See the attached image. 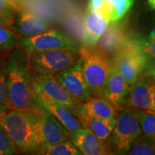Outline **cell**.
<instances>
[{"label":"cell","mask_w":155,"mask_h":155,"mask_svg":"<svg viewBox=\"0 0 155 155\" xmlns=\"http://www.w3.org/2000/svg\"><path fill=\"white\" fill-rule=\"evenodd\" d=\"M81 68L93 96L101 97L111 68L106 54L94 48H81Z\"/></svg>","instance_id":"obj_3"},{"label":"cell","mask_w":155,"mask_h":155,"mask_svg":"<svg viewBox=\"0 0 155 155\" xmlns=\"http://www.w3.org/2000/svg\"><path fill=\"white\" fill-rule=\"evenodd\" d=\"M130 1L131 2H133V3H134V0H130Z\"/></svg>","instance_id":"obj_32"},{"label":"cell","mask_w":155,"mask_h":155,"mask_svg":"<svg viewBox=\"0 0 155 155\" xmlns=\"http://www.w3.org/2000/svg\"><path fill=\"white\" fill-rule=\"evenodd\" d=\"M106 1L108 6V7H109V9H111H111H112V8H113L114 4L116 3V0H106Z\"/></svg>","instance_id":"obj_30"},{"label":"cell","mask_w":155,"mask_h":155,"mask_svg":"<svg viewBox=\"0 0 155 155\" xmlns=\"http://www.w3.org/2000/svg\"><path fill=\"white\" fill-rule=\"evenodd\" d=\"M54 76L70 96L79 104L93 96L83 75L81 60L73 66L60 71Z\"/></svg>","instance_id":"obj_9"},{"label":"cell","mask_w":155,"mask_h":155,"mask_svg":"<svg viewBox=\"0 0 155 155\" xmlns=\"http://www.w3.org/2000/svg\"><path fill=\"white\" fill-rule=\"evenodd\" d=\"M130 0H116L110 14V22H117L121 19L132 6Z\"/></svg>","instance_id":"obj_26"},{"label":"cell","mask_w":155,"mask_h":155,"mask_svg":"<svg viewBox=\"0 0 155 155\" xmlns=\"http://www.w3.org/2000/svg\"><path fill=\"white\" fill-rule=\"evenodd\" d=\"M111 63L131 86L146 69L149 61L138 40L128 39L124 45L114 53Z\"/></svg>","instance_id":"obj_5"},{"label":"cell","mask_w":155,"mask_h":155,"mask_svg":"<svg viewBox=\"0 0 155 155\" xmlns=\"http://www.w3.org/2000/svg\"><path fill=\"white\" fill-rule=\"evenodd\" d=\"M12 28L22 37L29 38L49 30V25L41 17L30 12L22 10L15 15Z\"/></svg>","instance_id":"obj_16"},{"label":"cell","mask_w":155,"mask_h":155,"mask_svg":"<svg viewBox=\"0 0 155 155\" xmlns=\"http://www.w3.org/2000/svg\"><path fill=\"white\" fill-rule=\"evenodd\" d=\"M8 108L12 110L40 109L35 96L34 78L29 65L28 53L18 48L6 61Z\"/></svg>","instance_id":"obj_1"},{"label":"cell","mask_w":155,"mask_h":155,"mask_svg":"<svg viewBox=\"0 0 155 155\" xmlns=\"http://www.w3.org/2000/svg\"><path fill=\"white\" fill-rule=\"evenodd\" d=\"M149 5L150 6L151 9H154V5H155V0H149L148 1Z\"/></svg>","instance_id":"obj_31"},{"label":"cell","mask_w":155,"mask_h":155,"mask_svg":"<svg viewBox=\"0 0 155 155\" xmlns=\"http://www.w3.org/2000/svg\"><path fill=\"white\" fill-rule=\"evenodd\" d=\"M80 132L70 136L69 140L83 155H114L108 141L98 139L86 126L82 124Z\"/></svg>","instance_id":"obj_13"},{"label":"cell","mask_w":155,"mask_h":155,"mask_svg":"<svg viewBox=\"0 0 155 155\" xmlns=\"http://www.w3.org/2000/svg\"><path fill=\"white\" fill-rule=\"evenodd\" d=\"M141 134L138 122L131 108H120L116 116V124L108 139L114 155H125L133 142Z\"/></svg>","instance_id":"obj_6"},{"label":"cell","mask_w":155,"mask_h":155,"mask_svg":"<svg viewBox=\"0 0 155 155\" xmlns=\"http://www.w3.org/2000/svg\"><path fill=\"white\" fill-rule=\"evenodd\" d=\"M75 116L81 124L86 126L99 140L108 141L116 124V119H100L83 114H75Z\"/></svg>","instance_id":"obj_19"},{"label":"cell","mask_w":155,"mask_h":155,"mask_svg":"<svg viewBox=\"0 0 155 155\" xmlns=\"http://www.w3.org/2000/svg\"><path fill=\"white\" fill-rule=\"evenodd\" d=\"M42 131L46 151L50 147L68 140L70 134L51 113L40 108Z\"/></svg>","instance_id":"obj_14"},{"label":"cell","mask_w":155,"mask_h":155,"mask_svg":"<svg viewBox=\"0 0 155 155\" xmlns=\"http://www.w3.org/2000/svg\"><path fill=\"white\" fill-rule=\"evenodd\" d=\"M16 15L15 7L9 0H0V26L12 28Z\"/></svg>","instance_id":"obj_22"},{"label":"cell","mask_w":155,"mask_h":155,"mask_svg":"<svg viewBox=\"0 0 155 155\" xmlns=\"http://www.w3.org/2000/svg\"><path fill=\"white\" fill-rule=\"evenodd\" d=\"M2 124L17 150L26 155H45L40 110L7 111Z\"/></svg>","instance_id":"obj_2"},{"label":"cell","mask_w":155,"mask_h":155,"mask_svg":"<svg viewBox=\"0 0 155 155\" xmlns=\"http://www.w3.org/2000/svg\"><path fill=\"white\" fill-rule=\"evenodd\" d=\"M45 155H83L78 149L71 142L67 140L60 144L50 147Z\"/></svg>","instance_id":"obj_23"},{"label":"cell","mask_w":155,"mask_h":155,"mask_svg":"<svg viewBox=\"0 0 155 155\" xmlns=\"http://www.w3.org/2000/svg\"><path fill=\"white\" fill-rule=\"evenodd\" d=\"M33 88L35 96H42L64 105L73 113L78 105L73 97L64 89L53 75H38L34 78Z\"/></svg>","instance_id":"obj_10"},{"label":"cell","mask_w":155,"mask_h":155,"mask_svg":"<svg viewBox=\"0 0 155 155\" xmlns=\"http://www.w3.org/2000/svg\"><path fill=\"white\" fill-rule=\"evenodd\" d=\"M20 48L27 53L44 50L69 49L81 51L73 40L57 30H48L33 37H22L19 40Z\"/></svg>","instance_id":"obj_8"},{"label":"cell","mask_w":155,"mask_h":155,"mask_svg":"<svg viewBox=\"0 0 155 155\" xmlns=\"http://www.w3.org/2000/svg\"><path fill=\"white\" fill-rule=\"evenodd\" d=\"M87 9L100 12L108 18L111 14V9L108 7L106 0H88Z\"/></svg>","instance_id":"obj_28"},{"label":"cell","mask_w":155,"mask_h":155,"mask_svg":"<svg viewBox=\"0 0 155 155\" xmlns=\"http://www.w3.org/2000/svg\"><path fill=\"white\" fill-rule=\"evenodd\" d=\"M110 19L98 11L87 9L83 17L82 42L85 48H94L104 33Z\"/></svg>","instance_id":"obj_11"},{"label":"cell","mask_w":155,"mask_h":155,"mask_svg":"<svg viewBox=\"0 0 155 155\" xmlns=\"http://www.w3.org/2000/svg\"><path fill=\"white\" fill-rule=\"evenodd\" d=\"M18 43L16 35L11 29L0 26V50H14Z\"/></svg>","instance_id":"obj_24"},{"label":"cell","mask_w":155,"mask_h":155,"mask_svg":"<svg viewBox=\"0 0 155 155\" xmlns=\"http://www.w3.org/2000/svg\"><path fill=\"white\" fill-rule=\"evenodd\" d=\"M124 103L126 106L155 112L154 77L152 70L142 73L129 86Z\"/></svg>","instance_id":"obj_7"},{"label":"cell","mask_w":155,"mask_h":155,"mask_svg":"<svg viewBox=\"0 0 155 155\" xmlns=\"http://www.w3.org/2000/svg\"><path fill=\"white\" fill-rule=\"evenodd\" d=\"M129 86L111 62L110 72L103 92V98L114 105L121 106L124 103Z\"/></svg>","instance_id":"obj_17"},{"label":"cell","mask_w":155,"mask_h":155,"mask_svg":"<svg viewBox=\"0 0 155 155\" xmlns=\"http://www.w3.org/2000/svg\"><path fill=\"white\" fill-rule=\"evenodd\" d=\"M119 106L111 104L101 97L92 96L86 101L80 103L73 114H83L100 119H116Z\"/></svg>","instance_id":"obj_15"},{"label":"cell","mask_w":155,"mask_h":155,"mask_svg":"<svg viewBox=\"0 0 155 155\" xmlns=\"http://www.w3.org/2000/svg\"><path fill=\"white\" fill-rule=\"evenodd\" d=\"M39 108H43L55 116L71 135L79 133L82 130V125L72 111L61 104L54 101L47 97H35Z\"/></svg>","instance_id":"obj_12"},{"label":"cell","mask_w":155,"mask_h":155,"mask_svg":"<svg viewBox=\"0 0 155 155\" xmlns=\"http://www.w3.org/2000/svg\"><path fill=\"white\" fill-rule=\"evenodd\" d=\"M24 155H26V154H24Z\"/></svg>","instance_id":"obj_33"},{"label":"cell","mask_w":155,"mask_h":155,"mask_svg":"<svg viewBox=\"0 0 155 155\" xmlns=\"http://www.w3.org/2000/svg\"><path fill=\"white\" fill-rule=\"evenodd\" d=\"M0 104L8 107L6 61L2 58H0Z\"/></svg>","instance_id":"obj_27"},{"label":"cell","mask_w":155,"mask_h":155,"mask_svg":"<svg viewBox=\"0 0 155 155\" xmlns=\"http://www.w3.org/2000/svg\"><path fill=\"white\" fill-rule=\"evenodd\" d=\"M127 40L124 28L116 24V22H110L95 48L106 55L115 53Z\"/></svg>","instance_id":"obj_18"},{"label":"cell","mask_w":155,"mask_h":155,"mask_svg":"<svg viewBox=\"0 0 155 155\" xmlns=\"http://www.w3.org/2000/svg\"><path fill=\"white\" fill-rule=\"evenodd\" d=\"M30 68L38 75H55L80 61L81 51L58 49L28 53Z\"/></svg>","instance_id":"obj_4"},{"label":"cell","mask_w":155,"mask_h":155,"mask_svg":"<svg viewBox=\"0 0 155 155\" xmlns=\"http://www.w3.org/2000/svg\"><path fill=\"white\" fill-rule=\"evenodd\" d=\"M15 145L10 136L0 121V155H15L17 152Z\"/></svg>","instance_id":"obj_25"},{"label":"cell","mask_w":155,"mask_h":155,"mask_svg":"<svg viewBox=\"0 0 155 155\" xmlns=\"http://www.w3.org/2000/svg\"><path fill=\"white\" fill-rule=\"evenodd\" d=\"M130 108L140 127L141 134L150 139V140L155 141L154 113L139 108Z\"/></svg>","instance_id":"obj_20"},{"label":"cell","mask_w":155,"mask_h":155,"mask_svg":"<svg viewBox=\"0 0 155 155\" xmlns=\"http://www.w3.org/2000/svg\"><path fill=\"white\" fill-rule=\"evenodd\" d=\"M7 111H8V107L7 106L4 105V104H0V121L3 119L4 116H5Z\"/></svg>","instance_id":"obj_29"},{"label":"cell","mask_w":155,"mask_h":155,"mask_svg":"<svg viewBox=\"0 0 155 155\" xmlns=\"http://www.w3.org/2000/svg\"><path fill=\"white\" fill-rule=\"evenodd\" d=\"M125 155H155L154 141L141 134Z\"/></svg>","instance_id":"obj_21"}]
</instances>
